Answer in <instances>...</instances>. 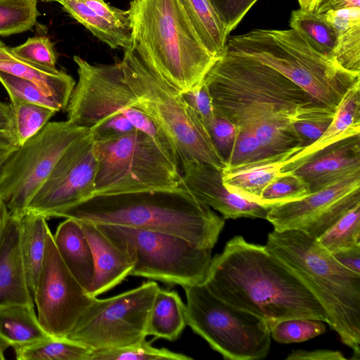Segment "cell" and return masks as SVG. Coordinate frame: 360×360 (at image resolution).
I'll use <instances>...</instances> for the list:
<instances>
[{
  "instance_id": "cell-1",
  "label": "cell",
  "mask_w": 360,
  "mask_h": 360,
  "mask_svg": "<svg viewBox=\"0 0 360 360\" xmlns=\"http://www.w3.org/2000/svg\"><path fill=\"white\" fill-rule=\"evenodd\" d=\"M204 82L215 112L238 131H250L268 156L302 148L294 129L298 115L313 104L302 88L254 58L224 51Z\"/></svg>"
},
{
  "instance_id": "cell-2",
  "label": "cell",
  "mask_w": 360,
  "mask_h": 360,
  "mask_svg": "<svg viewBox=\"0 0 360 360\" xmlns=\"http://www.w3.org/2000/svg\"><path fill=\"white\" fill-rule=\"evenodd\" d=\"M203 283L215 297L262 319L271 329L289 319L326 322L323 308L301 280L265 245L241 236L212 258Z\"/></svg>"
},
{
  "instance_id": "cell-3",
  "label": "cell",
  "mask_w": 360,
  "mask_h": 360,
  "mask_svg": "<svg viewBox=\"0 0 360 360\" xmlns=\"http://www.w3.org/2000/svg\"><path fill=\"white\" fill-rule=\"evenodd\" d=\"M59 217L162 231L212 249L225 219L198 202L183 186L174 188L97 194Z\"/></svg>"
},
{
  "instance_id": "cell-4",
  "label": "cell",
  "mask_w": 360,
  "mask_h": 360,
  "mask_svg": "<svg viewBox=\"0 0 360 360\" xmlns=\"http://www.w3.org/2000/svg\"><path fill=\"white\" fill-rule=\"evenodd\" d=\"M131 48L180 92L200 86L214 64L180 0H131Z\"/></svg>"
},
{
  "instance_id": "cell-5",
  "label": "cell",
  "mask_w": 360,
  "mask_h": 360,
  "mask_svg": "<svg viewBox=\"0 0 360 360\" xmlns=\"http://www.w3.org/2000/svg\"><path fill=\"white\" fill-rule=\"evenodd\" d=\"M267 250L292 271L326 314V322L360 359V274L340 264L318 241L298 230L273 231Z\"/></svg>"
},
{
  "instance_id": "cell-6",
  "label": "cell",
  "mask_w": 360,
  "mask_h": 360,
  "mask_svg": "<svg viewBox=\"0 0 360 360\" xmlns=\"http://www.w3.org/2000/svg\"><path fill=\"white\" fill-rule=\"evenodd\" d=\"M226 51L247 56L279 72L317 105L335 111L360 75L314 49L293 29H255L227 39Z\"/></svg>"
},
{
  "instance_id": "cell-7",
  "label": "cell",
  "mask_w": 360,
  "mask_h": 360,
  "mask_svg": "<svg viewBox=\"0 0 360 360\" xmlns=\"http://www.w3.org/2000/svg\"><path fill=\"white\" fill-rule=\"evenodd\" d=\"M120 64L125 80L137 98L136 108L172 140L181 169L187 162H198L222 170L226 162L208 128L181 92L159 76L132 48L124 50Z\"/></svg>"
},
{
  "instance_id": "cell-8",
  "label": "cell",
  "mask_w": 360,
  "mask_h": 360,
  "mask_svg": "<svg viewBox=\"0 0 360 360\" xmlns=\"http://www.w3.org/2000/svg\"><path fill=\"white\" fill-rule=\"evenodd\" d=\"M94 195L174 188L181 183V170L141 131L94 140Z\"/></svg>"
},
{
  "instance_id": "cell-9",
  "label": "cell",
  "mask_w": 360,
  "mask_h": 360,
  "mask_svg": "<svg viewBox=\"0 0 360 360\" xmlns=\"http://www.w3.org/2000/svg\"><path fill=\"white\" fill-rule=\"evenodd\" d=\"M184 289L186 324L224 359L259 360L271 347V328L262 319L212 295L204 283Z\"/></svg>"
},
{
  "instance_id": "cell-10",
  "label": "cell",
  "mask_w": 360,
  "mask_h": 360,
  "mask_svg": "<svg viewBox=\"0 0 360 360\" xmlns=\"http://www.w3.org/2000/svg\"><path fill=\"white\" fill-rule=\"evenodd\" d=\"M97 225L135 260L130 276L181 287L205 281L212 258V249L200 247L182 237L162 231Z\"/></svg>"
},
{
  "instance_id": "cell-11",
  "label": "cell",
  "mask_w": 360,
  "mask_h": 360,
  "mask_svg": "<svg viewBox=\"0 0 360 360\" xmlns=\"http://www.w3.org/2000/svg\"><path fill=\"white\" fill-rule=\"evenodd\" d=\"M89 133L68 120L49 122L10 155L0 169V199L11 217L20 219L27 212L66 149Z\"/></svg>"
},
{
  "instance_id": "cell-12",
  "label": "cell",
  "mask_w": 360,
  "mask_h": 360,
  "mask_svg": "<svg viewBox=\"0 0 360 360\" xmlns=\"http://www.w3.org/2000/svg\"><path fill=\"white\" fill-rule=\"evenodd\" d=\"M159 288L155 281H148L108 298L95 297L65 338L92 351L117 349L145 340Z\"/></svg>"
},
{
  "instance_id": "cell-13",
  "label": "cell",
  "mask_w": 360,
  "mask_h": 360,
  "mask_svg": "<svg viewBox=\"0 0 360 360\" xmlns=\"http://www.w3.org/2000/svg\"><path fill=\"white\" fill-rule=\"evenodd\" d=\"M73 60L78 81L65 108L68 121L91 129L114 115L127 117L136 107L137 98L125 80L120 62L95 65L78 56Z\"/></svg>"
},
{
  "instance_id": "cell-14",
  "label": "cell",
  "mask_w": 360,
  "mask_h": 360,
  "mask_svg": "<svg viewBox=\"0 0 360 360\" xmlns=\"http://www.w3.org/2000/svg\"><path fill=\"white\" fill-rule=\"evenodd\" d=\"M94 298L64 264L49 229L43 265L33 296L40 324L51 337L65 338Z\"/></svg>"
},
{
  "instance_id": "cell-15",
  "label": "cell",
  "mask_w": 360,
  "mask_h": 360,
  "mask_svg": "<svg viewBox=\"0 0 360 360\" xmlns=\"http://www.w3.org/2000/svg\"><path fill=\"white\" fill-rule=\"evenodd\" d=\"M97 160L89 133L64 152L49 178L31 200L27 212L59 217L68 208L95 194Z\"/></svg>"
},
{
  "instance_id": "cell-16",
  "label": "cell",
  "mask_w": 360,
  "mask_h": 360,
  "mask_svg": "<svg viewBox=\"0 0 360 360\" xmlns=\"http://www.w3.org/2000/svg\"><path fill=\"white\" fill-rule=\"evenodd\" d=\"M360 203V171L307 196L271 207L266 219L274 231L298 230L319 238Z\"/></svg>"
},
{
  "instance_id": "cell-17",
  "label": "cell",
  "mask_w": 360,
  "mask_h": 360,
  "mask_svg": "<svg viewBox=\"0 0 360 360\" xmlns=\"http://www.w3.org/2000/svg\"><path fill=\"white\" fill-rule=\"evenodd\" d=\"M181 176L185 188L198 202L219 212L224 219H266L269 209L229 192L223 184L221 170L206 163L189 162L181 167Z\"/></svg>"
},
{
  "instance_id": "cell-18",
  "label": "cell",
  "mask_w": 360,
  "mask_h": 360,
  "mask_svg": "<svg viewBox=\"0 0 360 360\" xmlns=\"http://www.w3.org/2000/svg\"><path fill=\"white\" fill-rule=\"evenodd\" d=\"M78 221L90 245L94 259V277L88 293L96 297L130 276L135 260L110 239L96 224L87 220Z\"/></svg>"
},
{
  "instance_id": "cell-19",
  "label": "cell",
  "mask_w": 360,
  "mask_h": 360,
  "mask_svg": "<svg viewBox=\"0 0 360 360\" xmlns=\"http://www.w3.org/2000/svg\"><path fill=\"white\" fill-rule=\"evenodd\" d=\"M360 171V135L342 140L306 162L294 172L311 193Z\"/></svg>"
},
{
  "instance_id": "cell-20",
  "label": "cell",
  "mask_w": 360,
  "mask_h": 360,
  "mask_svg": "<svg viewBox=\"0 0 360 360\" xmlns=\"http://www.w3.org/2000/svg\"><path fill=\"white\" fill-rule=\"evenodd\" d=\"M360 135V79L345 93L334 117L314 143L299 150L285 162L281 172H292L332 145Z\"/></svg>"
},
{
  "instance_id": "cell-21",
  "label": "cell",
  "mask_w": 360,
  "mask_h": 360,
  "mask_svg": "<svg viewBox=\"0 0 360 360\" xmlns=\"http://www.w3.org/2000/svg\"><path fill=\"white\" fill-rule=\"evenodd\" d=\"M11 304H34L21 253L20 219L9 215L0 241V307Z\"/></svg>"
},
{
  "instance_id": "cell-22",
  "label": "cell",
  "mask_w": 360,
  "mask_h": 360,
  "mask_svg": "<svg viewBox=\"0 0 360 360\" xmlns=\"http://www.w3.org/2000/svg\"><path fill=\"white\" fill-rule=\"evenodd\" d=\"M292 155L281 154L233 167H224L223 184L229 192L258 204L265 188L279 176L285 160Z\"/></svg>"
},
{
  "instance_id": "cell-23",
  "label": "cell",
  "mask_w": 360,
  "mask_h": 360,
  "mask_svg": "<svg viewBox=\"0 0 360 360\" xmlns=\"http://www.w3.org/2000/svg\"><path fill=\"white\" fill-rule=\"evenodd\" d=\"M65 219L53 234L54 242L64 264L88 292L94 272L91 249L79 221Z\"/></svg>"
},
{
  "instance_id": "cell-24",
  "label": "cell",
  "mask_w": 360,
  "mask_h": 360,
  "mask_svg": "<svg viewBox=\"0 0 360 360\" xmlns=\"http://www.w3.org/2000/svg\"><path fill=\"white\" fill-rule=\"evenodd\" d=\"M34 305L11 304L0 307V340L14 349L47 340Z\"/></svg>"
},
{
  "instance_id": "cell-25",
  "label": "cell",
  "mask_w": 360,
  "mask_h": 360,
  "mask_svg": "<svg viewBox=\"0 0 360 360\" xmlns=\"http://www.w3.org/2000/svg\"><path fill=\"white\" fill-rule=\"evenodd\" d=\"M186 326V304L178 292L160 288L148 315L147 335L174 341Z\"/></svg>"
},
{
  "instance_id": "cell-26",
  "label": "cell",
  "mask_w": 360,
  "mask_h": 360,
  "mask_svg": "<svg viewBox=\"0 0 360 360\" xmlns=\"http://www.w3.org/2000/svg\"><path fill=\"white\" fill-rule=\"evenodd\" d=\"M46 219L44 216L33 212H27L20 219L21 253L32 298L45 255L49 229Z\"/></svg>"
},
{
  "instance_id": "cell-27",
  "label": "cell",
  "mask_w": 360,
  "mask_h": 360,
  "mask_svg": "<svg viewBox=\"0 0 360 360\" xmlns=\"http://www.w3.org/2000/svg\"><path fill=\"white\" fill-rule=\"evenodd\" d=\"M0 70L25 79L34 84L46 96L65 110L75 86L74 78L64 71H51L27 61H0Z\"/></svg>"
},
{
  "instance_id": "cell-28",
  "label": "cell",
  "mask_w": 360,
  "mask_h": 360,
  "mask_svg": "<svg viewBox=\"0 0 360 360\" xmlns=\"http://www.w3.org/2000/svg\"><path fill=\"white\" fill-rule=\"evenodd\" d=\"M200 41L215 58L225 51L229 35L226 25L208 0H180Z\"/></svg>"
},
{
  "instance_id": "cell-29",
  "label": "cell",
  "mask_w": 360,
  "mask_h": 360,
  "mask_svg": "<svg viewBox=\"0 0 360 360\" xmlns=\"http://www.w3.org/2000/svg\"><path fill=\"white\" fill-rule=\"evenodd\" d=\"M64 11L110 48H131V32L125 31L99 15L82 0H58Z\"/></svg>"
},
{
  "instance_id": "cell-30",
  "label": "cell",
  "mask_w": 360,
  "mask_h": 360,
  "mask_svg": "<svg viewBox=\"0 0 360 360\" xmlns=\"http://www.w3.org/2000/svg\"><path fill=\"white\" fill-rule=\"evenodd\" d=\"M289 22L291 29L314 49L331 57L336 45L337 35L323 14L299 8L292 11Z\"/></svg>"
},
{
  "instance_id": "cell-31",
  "label": "cell",
  "mask_w": 360,
  "mask_h": 360,
  "mask_svg": "<svg viewBox=\"0 0 360 360\" xmlns=\"http://www.w3.org/2000/svg\"><path fill=\"white\" fill-rule=\"evenodd\" d=\"M14 350L18 360H88L92 351L67 338L53 337Z\"/></svg>"
},
{
  "instance_id": "cell-32",
  "label": "cell",
  "mask_w": 360,
  "mask_h": 360,
  "mask_svg": "<svg viewBox=\"0 0 360 360\" xmlns=\"http://www.w3.org/2000/svg\"><path fill=\"white\" fill-rule=\"evenodd\" d=\"M13 116V132L19 146L37 134L56 113L53 110L8 95Z\"/></svg>"
},
{
  "instance_id": "cell-33",
  "label": "cell",
  "mask_w": 360,
  "mask_h": 360,
  "mask_svg": "<svg viewBox=\"0 0 360 360\" xmlns=\"http://www.w3.org/2000/svg\"><path fill=\"white\" fill-rule=\"evenodd\" d=\"M40 15L37 0H0V36L31 30Z\"/></svg>"
},
{
  "instance_id": "cell-34",
  "label": "cell",
  "mask_w": 360,
  "mask_h": 360,
  "mask_svg": "<svg viewBox=\"0 0 360 360\" xmlns=\"http://www.w3.org/2000/svg\"><path fill=\"white\" fill-rule=\"evenodd\" d=\"M317 240L330 253L360 246V203L346 212Z\"/></svg>"
},
{
  "instance_id": "cell-35",
  "label": "cell",
  "mask_w": 360,
  "mask_h": 360,
  "mask_svg": "<svg viewBox=\"0 0 360 360\" xmlns=\"http://www.w3.org/2000/svg\"><path fill=\"white\" fill-rule=\"evenodd\" d=\"M335 32L337 41L331 57L345 70L360 75V20L345 22Z\"/></svg>"
},
{
  "instance_id": "cell-36",
  "label": "cell",
  "mask_w": 360,
  "mask_h": 360,
  "mask_svg": "<svg viewBox=\"0 0 360 360\" xmlns=\"http://www.w3.org/2000/svg\"><path fill=\"white\" fill-rule=\"evenodd\" d=\"M192 357L165 348H156L145 340L129 346L91 351L88 360H193Z\"/></svg>"
},
{
  "instance_id": "cell-37",
  "label": "cell",
  "mask_w": 360,
  "mask_h": 360,
  "mask_svg": "<svg viewBox=\"0 0 360 360\" xmlns=\"http://www.w3.org/2000/svg\"><path fill=\"white\" fill-rule=\"evenodd\" d=\"M311 193L307 184L294 172H281L261 196L259 205L270 209L278 205L302 199Z\"/></svg>"
},
{
  "instance_id": "cell-38",
  "label": "cell",
  "mask_w": 360,
  "mask_h": 360,
  "mask_svg": "<svg viewBox=\"0 0 360 360\" xmlns=\"http://www.w3.org/2000/svg\"><path fill=\"white\" fill-rule=\"evenodd\" d=\"M324 321L308 318L281 321L271 329V338L281 344L301 342L326 333Z\"/></svg>"
},
{
  "instance_id": "cell-39",
  "label": "cell",
  "mask_w": 360,
  "mask_h": 360,
  "mask_svg": "<svg viewBox=\"0 0 360 360\" xmlns=\"http://www.w3.org/2000/svg\"><path fill=\"white\" fill-rule=\"evenodd\" d=\"M335 111L313 104L297 116L293 126L302 148L316 141L331 123Z\"/></svg>"
},
{
  "instance_id": "cell-40",
  "label": "cell",
  "mask_w": 360,
  "mask_h": 360,
  "mask_svg": "<svg viewBox=\"0 0 360 360\" xmlns=\"http://www.w3.org/2000/svg\"><path fill=\"white\" fill-rule=\"evenodd\" d=\"M14 56L22 60L51 71H57V55L54 45L46 36L28 38L23 44L11 48Z\"/></svg>"
},
{
  "instance_id": "cell-41",
  "label": "cell",
  "mask_w": 360,
  "mask_h": 360,
  "mask_svg": "<svg viewBox=\"0 0 360 360\" xmlns=\"http://www.w3.org/2000/svg\"><path fill=\"white\" fill-rule=\"evenodd\" d=\"M0 83L6 90L8 95L49 108L56 112L62 110L57 102L44 95L34 84L25 79L0 70Z\"/></svg>"
},
{
  "instance_id": "cell-42",
  "label": "cell",
  "mask_w": 360,
  "mask_h": 360,
  "mask_svg": "<svg viewBox=\"0 0 360 360\" xmlns=\"http://www.w3.org/2000/svg\"><path fill=\"white\" fill-rule=\"evenodd\" d=\"M268 156L257 136L250 131H238L233 150L224 167L251 163Z\"/></svg>"
},
{
  "instance_id": "cell-43",
  "label": "cell",
  "mask_w": 360,
  "mask_h": 360,
  "mask_svg": "<svg viewBox=\"0 0 360 360\" xmlns=\"http://www.w3.org/2000/svg\"><path fill=\"white\" fill-rule=\"evenodd\" d=\"M207 128L214 144L226 162L236 143L238 136L236 127L228 119L215 112Z\"/></svg>"
},
{
  "instance_id": "cell-44",
  "label": "cell",
  "mask_w": 360,
  "mask_h": 360,
  "mask_svg": "<svg viewBox=\"0 0 360 360\" xmlns=\"http://www.w3.org/2000/svg\"><path fill=\"white\" fill-rule=\"evenodd\" d=\"M258 0H208L228 33L233 30Z\"/></svg>"
},
{
  "instance_id": "cell-45",
  "label": "cell",
  "mask_w": 360,
  "mask_h": 360,
  "mask_svg": "<svg viewBox=\"0 0 360 360\" xmlns=\"http://www.w3.org/2000/svg\"><path fill=\"white\" fill-rule=\"evenodd\" d=\"M185 102L193 110V111L208 126L215 115V110L212 104L211 96L207 86L203 83L193 89L181 92Z\"/></svg>"
},
{
  "instance_id": "cell-46",
  "label": "cell",
  "mask_w": 360,
  "mask_h": 360,
  "mask_svg": "<svg viewBox=\"0 0 360 360\" xmlns=\"http://www.w3.org/2000/svg\"><path fill=\"white\" fill-rule=\"evenodd\" d=\"M135 130L137 129L123 114L110 117L89 129L94 140L118 136Z\"/></svg>"
},
{
  "instance_id": "cell-47",
  "label": "cell",
  "mask_w": 360,
  "mask_h": 360,
  "mask_svg": "<svg viewBox=\"0 0 360 360\" xmlns=\"http://www.w3.org/2000/svg\"><path fill=\"white\" fill-rule=\"evenodd\" d=\"M99 15L119 27L131 32L129 10L124 11L110 6L104 0H82Z\"/></svg>"
},
{
  "instance_id": "cell-48",
  "label": "cell",
  "mask_w": 360,
  "mask_h": 360,
  "mask_svg": "<svg viewBox=\"0 0 360 360\" xmlns=\"http://www.w3.org/2000/svg\"><path fill=\"white\" fill-rule=\"evenodd\" d=\"M287 360H347L344 354L331 349H296L292 350L286 357Z\"/></svg>"
},
{
  "instance_id": "cell-49",
  "label": "cell",
  "mask_w": 360,
  "mask_h": 360,
  "mask_svg": "<svg viewBox=\"0 0 360 360\" xmlns=\"http://www.w3.org/2000/svg\"><path fill=\"white\" fill-rule=\"evenodd\" d=\"M331 254L343 266L360 274V246L343 249Z\"/></svg>"
},
{
  "instance_id": "cell-50",
  "label": "cell",
  "mask_w": 360,
  "mask_h": 360,
  "mask_svg": "<svg viewBox=\"0 0 360 360\" xmlns=\"http://www.w3.org/2000/svg\"><path fill=\"white\" fill-rule=\"evenodd\" d=\"M19 146L13 131L0 129V169L10 155Z\"/></svg>"
},
{
  "instance_id": "cell-51",
  "label": "cell",
  "mask_w": 360,
  "mask_h": 360,
  "mask_svg": "<svg viewBox=\"0 0 360 360\" xmlns=\"http://www.w3.org/2000/svg\"><path fill=\"white\" fill-rule=\"evenodd\" d=\"M352 7L360 8V0H323L316 13L321 14L329 11Z\"/></svg>"
},
{
  "instance_id": "cell-52",
  "label": "cell",
  "mask_w": 360,
  "mask_h": 360,
  "mask_svg": "<svg viewBox=\"0 0 360 360\" xmlns=\"http://www.w3.org/2000/svg\"><path fill=\"white\" fill-rule=\"evenodd\" d=\"M0 129L13 131V116L10 103L0 101Z\"/></svg>"
},
{
  "instance_id": "cell-53",
  "label": "cell",
  "mask_w": 360,
  "mask_h": 360,
  "mask_svg": "<svg viewBox=\"0 0 360 360\" xmlns=\"http://www.w3.org/2000/svg\"><path fill=\"white\" fill-rule=\"evenodd\" d=\"M9 215L5 202L0 199V241Z\"/></svg>"
},
{
  "instance_id": "cell-54",
  "label": "cell",
  "mask_w": 360,
  "mask_h": 360,
  "mask_svg": "<svg viewBox=\"0 0 360 360\" xmlns=\"http://www.w3.org/2000/svg\"><path fill=\"white\" fill-rule=\"evenodd\" d=\"M20 59L13 54L11 48L6 46V44L0 40V61H18Z\"/></svg>"
},
{
  "instance_id": "cell-55",
  "label": "cell",
  "mask_w": 360,
  "mask_h": 360,
  "mask_svg": "<svg viewBox=\"0 0 360 360\" xmlns=\"http://www.w3.org/2000/svg\"><path fill=\"white\" fill-rule=\"evenodd\" d=\"M300 9L305 11L316 12L323 0H297Z\"/></svg>"
},
{
  "instance_id": "cell-56",
  "label": "cell",
  "mask_w": 360,
  "mask_h": 360,
  "mask_svg": "<svg viewBox=\"0 0 360 360\" xmlns=\"http://www.w3.org/2000/svg\"><path fill=\"white\" fill-rule=\"evenodd\" d=\"M8 347V345L0 340V360L5 359V351Z\"/></svg>"
},
{
  "instance_id": "cell-57",
  "label": "cell",
  "mask_w": 360,
  "mask_h": 360,
  "mask_svg": "<svg viewBox=\"0 0 360 360\" xmlns=\"http://www.w3.org/2000/svg\"><path fill=\"white\" fill-rule=\"evenodd\" d=\"M41 1L43 2H46V3H48V2H53V1H58V0H41Z\"/></svg>"
}]
</instances>
